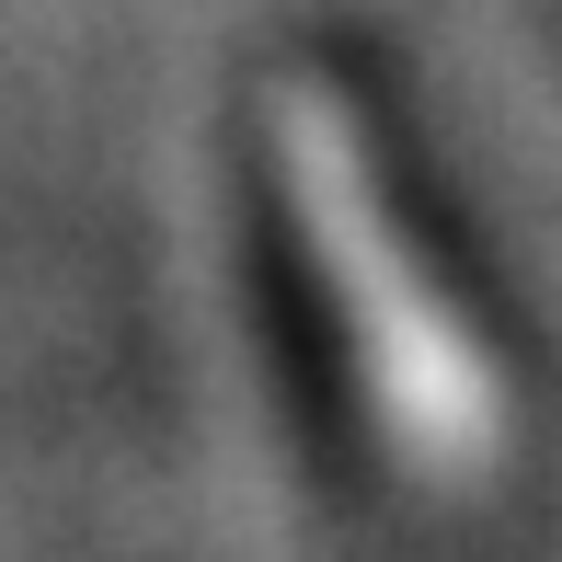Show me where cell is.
<instances>
[{"label": "cell", "mask_w": 562, "mask_h": 562, "mask_svg": "<svg viewBox=\"0 0 562 562\" xmlns=\"http://www.w3.org/2000/svg\"><path fill=\"white\" fill-rule=\"evenodd\" d=\"M265 149L276 184H288L299 252L322 276V311L368 379V414L391 425V448L437 482H482L505 459V379L482 356L471 311L437 288V265L414 252V229L391 207V172H379L368 126L334 81L288 69L265 92Z\"/></svg>", "instance_id": "obj_1"}]
</instances>
